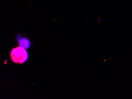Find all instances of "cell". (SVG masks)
<instances>
[{"mask_svg": "<svg viewBox=\"0 0 132 99\" xmlns=\"http://www.w3.org/2000/svg\"><path fill=\"white\" fill-rule=\"evenodd\" d=\"M10 56L11 59L14 63L22 64L28 59V53L25 49L19 46L11 50Z\"/></svg>", "mask_w": 132, "mask_h": 99, "instance_id": "1", "label": "cell"}, {"mask_svg": "<svg viewBox=\"0 0 132 99\" xmlns=\"http://www.w3.org/2000/svg\"><path fill=\"white\" fill-rule=\"evenodd\" d=\"M18 44L20 47H22L25 49H28L30 46V41L27 38H23L19 40Z\"/></svg>", "mask_w": 132, "mask_h": 99, "instance_id": "2", "label": "cell"}, {"mask_svg": "<svg viewBox=\"0 0 132 99\" xmlns=\"http://www.w3.org/2000/svg\"><path fill=\"white\" fill-rule=\"evenodd\" d=\"M98 21L99 23H101L102 22V21L101 19H98Z\"/></svg>", "mask_w": 132, "mask_h": 99, "instance_id": "3", "label": "cell"}]
</instances>
